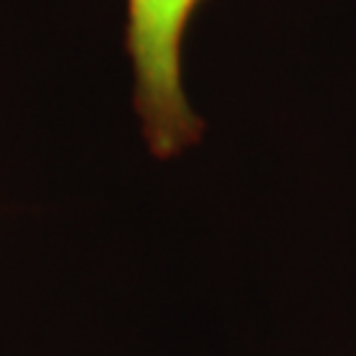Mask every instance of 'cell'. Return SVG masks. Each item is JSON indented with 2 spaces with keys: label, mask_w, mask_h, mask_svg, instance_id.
<instances>
[{
  "label": "cell",
  "mask_w": 356,
  "mask_h": 356,
  "mask_svg": "<svg viewBox=\"0 0 356 356\" xmlns=\"http://www.w3.org/2000/svg\"><path fill=\"white\" fill-rule=\"evenodd\" d=\"M198 0H129V53L138 106L153 151L172 156L195 140L198 122L179 82V42Z\"/></svg>",
  "instance_id": "1"
}]
</instances>
